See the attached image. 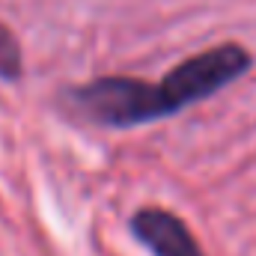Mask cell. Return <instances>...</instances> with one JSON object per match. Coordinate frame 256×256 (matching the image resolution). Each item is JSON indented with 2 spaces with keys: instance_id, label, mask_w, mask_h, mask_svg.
<instances>
[{
  "instance_id": "cell-1",
  "label": "cell",
  "mask_w": 256,
  "mask_h": 256,
  "mask_svg": "<svg viewBox=\"0 0 256 256\" xmlns=\"http://www.w3.org/2000/svg\"><path fill=\"white\" fill-rule=\"evenodd\" d=\"M250 68V54L242 45H218L179 63L161 84L137 78H116L108 90V120L116 128L170 116L194 102H202L242 78Z\"/></svg>"
},
{
  "instance_id": "cell-2",
  "label": "cell",
  "mask_w": 256,
  "mask_h": 256,
  "mask_svg": "<svg viewBox=\"0 0 256 256\" xmlns=\"http://www.w3.org/2000/svg\"><path fill=\"white\" fill-rule=\"evenodd\" d=\"M131 232L152 250V256H206L185 220L164 208H140L131 218Z\"/></svg>"
},
{
  "instance_id": "cell-3",
  "label": "cell",
  "mask_w": 256,
  "mask_h": 256,
  "mask_svg": "<svg viewBox=\"0 0 256 256\" xmlns=\"http://www.w3.org/2000/svg\"><path fill=\"white\" fill-rule=\"evenodd\" d=\"M18 74H21V48H18L15 36L0 24V78L15 80Z\"/></svg>"
}]
</instances>
